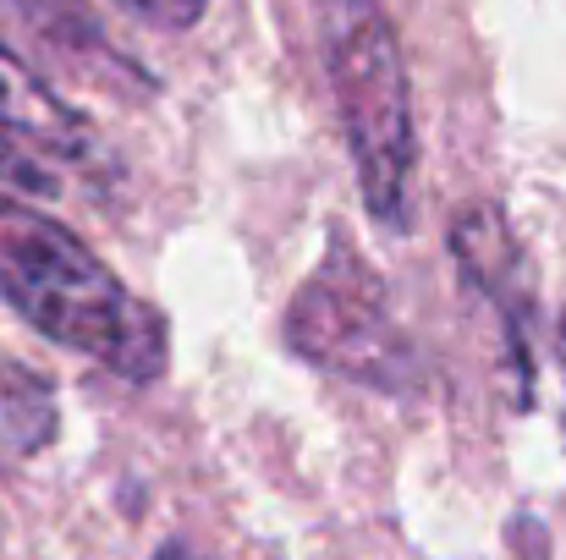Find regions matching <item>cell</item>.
<instances>
[{"instance_id":"cell-1","label":"cell","mask_w":566,"mask_h":560,"mask_svg":"<svg viewBox=\"0 0 566 560\" xmlns=\"http://www.w3.org/2000/svg\"><path fill=\"white\" fill-rule=\"evenodd\" d=\"M0 303L127 384L166 373V319L55 214L0 192Z\"/></svg>"},{"instance_id":"cell-2","label":"cell","mask_w":566,"mask_h":560,"mask_svg":"<svg viewBox=\"0 0 566 560\" xmlns=\"http://www.w3.org/2000/svg\"><path fill=\"white\" fill-rule=\"evenodd\" d=\"M319 55L364 203L379 225L401 231L418 171V133L407 55L385 0H319Z\"/></svg>"},{"instance_id":"cell-3","label":"cell","mask_w":566,"mask_h":560,"mask_svg":"<svg viewBox=\"0 0 566 560\" xmlns=\"http://www.w3.org/2000/svg\"><path fill=\"white\" fill-rule=\"evenodd\" d=\"M286 341L303 363L364 390H412L418 379V352L390 314L385 281L342 231L331 236L319 270L297 286L286 308Z\"/></svg>"},{"instance_id":"cell-4","label":"cell","mask_w":566,"mask_h":560,"mask_svg":"<svg viewBox=\"0 0 566 560\" xmlns=\"http://www.w3.org/2000/svg\"><path fill=\"white\" fill-rule=\"evenodd\" d=\"M0 127L55 160H88V149H94L83 116L50 83H39L6 44H0Z\"/></svg>"},{"instance_id":"cell-5","label":"cell","mask_w":566,"mask_h":560,"mask_svg":"<svg viewBox=\"0 0 566 560\" xmlns=\"http://www.w3.org/2000/svg\"><path fill=\"white\" fill-rule=\"evenodd\" d=\"M61 434V401L55 384L22 358L0 352V456H39Z\"/></svg>"},{"instance_id":"cell-6","label":"cell","mask_w":566,"mask_h":560,"mask_svg":"<svg viewBox=\"0 0 566 560\" xmlns=\"http://www.w3.org/2000/svg\"><path fill=\"white\" fill-rule=\"evenodd\" d=\"M44 50L66 55V61H111V44H105V28H99V11L88 0H0Z\"/></svg>"},{"instance_id":"cell-7","label":"cell","mask_w":566,"mask_h":560,"mask_svg":"<svg viewBox=\"0 0 566 560\" xmlns=\"http://www.w3.org/2000/svg\"><path fill=\"white\" fill-rule=\"evenodd\" d=\"M55 187L61 182L28 155V144L11 138V133L0 127V192H17V198H50Z\"/></svg>"},{"instance_id":"cell-8","label":"cell","mask_w":566,"mask_h":560,"mask_svg":"<svg viewBox=\"0 0 566 560\" xmlns=\"http://www.w3.org/2000/svg\"><path fill=\"white\" fill-rule=\"evenodd\" d=\"M122 11H133L138 22H149V28H166V33H188L192 22L203 17V6L209 0H116Z\"/></svg>"},{"instance_id":"cell-9","label":"cell","mask_w":566,"mask_h":560,"mask_svg":"<svg viewBox=\"0 0 566 560\" xmlns=\"http://www.w3.org/2000/svg\"><path fill=\"white\" fill-rule=\"evenodd\" d=\"M155 560H203V556H198V550H188V545H166Z\"/></svg>"}]
</instances>
